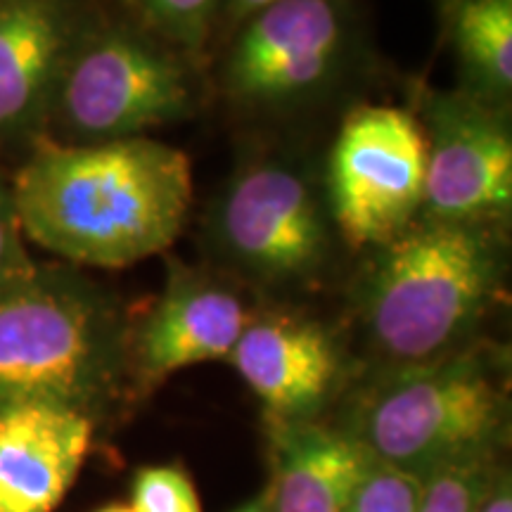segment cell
<instances>
[{
    "mask_svg": "<svg viewBox=\"0 0 512 512\" xmlns=\"http://www.w3.org/2000/svg\"><path fill=\"white\" fill-rule=\"evenodd\" d=\"M24 238L91 268H126L174 245L192 204V166L155 138L41 143L12 178Z\"/></svg>",
    "mask_w": 512,
    "mask_h": 512,
    "instance_id": "cell-1",
    "label": "cell"
},
{
    "mask_svg": "<svg viewBox=\"0 0 512 512\" xmlns=\"http://www.w3.org/2000/svg\"><path fill=\"white\" fill-rule=\"evenodd\" d=\"M503 283L491 226L418 219L375 247L356 287L368 342L389 368L465 349Z\"/></svg>",
    "mask_w": 512,
    "mask_h": 512,
    "instance_id": "cell-2",
    "label": "cell"
},
{
    "mask_svg": "<svg viewBox=\"0 0 512 512\" xmlns=\"http://www.w3.org/2000/svg\"><path fill=\"white\" fill-rule=\"evenodd\" d=\"M124 373V323L86 280L38 266L0 297V408L53 403L93 418Z\"/></svg>",
    "mask_w": 512,
    "mask_h": 512,
    "instance_id": "cell-3",
    "label": "cell"
},
{
    "mask_svg": "<svg viewBox=\"0 0 512 512\" xmlns=\"http://www.w3.org/2000/svg\"><path fill=\"white\" fill-rule=\"evenodd\" d=\"M508 420L494 363L484 351L460 349L389 368L361 389L342 430L380 463L425 477L456 460L498 456Z\"/></svg>",
    "mask_w": 512,
    "mask_h": 512,
    "instance_id": "cell-4",
    "label": "cell"
},
{
    "mask_svg": "<svg viewBox=\"0 0 512 512\" xmlns=\"http://www.w3.org/2000/svg\"><path fill=\"white\" fill-rule=\"evenodd\" d=\"M211 240L223 261L256 283H304L328 261V214L297 166L264 159L242 166L223 188Z\"/></svg>",
    "mask_w": 512,
    "mask_h": 512,
    "instance_id": "cell-5",
    "label": "cell"
},
{
    "mask_svg": "<svg viewBox=\"0 0 512 512\" xmlns=\"http://www.w3.org/2000/svg\"><path fill=\"white\" fill-rule=\"evenodd\" d=\"M328 197L351 245L380 247L420 219L425 133L401 107L366 105L339 128L328 162Z\"/></svg>",
    "mask_w": 512,
    "mask_h": 512,
    "instance_id": "cell-6",
    "label": "cell"
},
{
    "mask_svg": "<svg viewBox=\"0 0 512 512\" xmlns=\"http://www.w3.org/2000/svg\"><path fill=\"white\" fill-rule=\"evenodd\" d=\"M192 102V81L174 55L114 31L67 55L53 110L72 136L102 143L188 117Z\"/></svg>",
    "mask_w": 512,
    "mask_h": 512,
    "instance_id": "cell-7",
    "label": "cell"
},
{
    "mask_svg": "<svg viewBox=\"0 0 512 512\" xmlns=\"http://www.w3.org/2000/svg\"><path fill=\"white\" fill-rule=\"evenodd\" d=\"M425 197L420 219L501 221L512 207V136L503 112L475 93L432 95L425 105Z\"/></svg>",
    "mask_w": 512,
    "mask_h": 512,
    "instance_id": "cell-8",
    "label": "cell"
},
{
    "mask_svg": "<svg viewBox=\"0 0 512 512\" xmlns=\"http://www.w3.org/2000/svg\"><path fill=\"white\" fill-rule=\"evenodd\" d=\"M342 19L332 0H280L249 17L228 60V88L259 107L309 98L335 74Z\"/></svg>",
    "mask_w": 512,
    "mask_h": 512,
    "instance_id": "cell-9",
    "label": "cell"
},
{
    "mask_svg": "<svg viewBox=\"0 0 512 512\" xmlns=\"http://www.w3.org/2000/svg\"><path fill=\"white\" fill-rule=\"evenodd\" d=\"M233 287L183 264H171L166 285L145 316L126 330V361L140 387L178 370L228 361L249 323Z\"/></svg>",
    "mask_w": 512,
    "mask_h": 512,
    "instance_id": "cell-10",
    "label": "cell"
},
{
    "mask_svg": "<svg viewBox=\"0 0 512 512\" xmlns=\"http://www.w3.org/2000/svg\"><path fill=\"white\" fill-rule=\"evenodd\" d=\"M228 361L268 420H316L342 380L335 335L316 320L283 313L249 318Z\"/></svg>",
    "mask_w": 512,
    "mask_h": 512,
    "instance_id": "cell-11",
    "label": "cell"
},
{
    "mask_svg": "<svg viewBox=\"0 0 512 512\" xmlns=\"http://www.w3.org/2000/svg\"><path fill=\"white\" fill-rule=\"evenodd\" d=\"M93 418L53 403L0 408V512H53L79 477Z\"/></svg>",
    "mask_w": 512,
    "mask_h": 512,
    "instance_id": "cell-12",
    "label": "cell"
},
{
    "mask_svg": "<svg viewBox=\"0 0 512 512\" xmlns=\"http://www.w3.org/2000/svg\"><path fill=\"white\" fill-rule=\"evenodd\" d=\"M271 512H347L370 453L342 427L268 420Z\"/></svg>",
    "mask_w": 512,
    "mask_h": 512,
    "instance_id": "cell-13",
    "label": "cell"
},
{
    "mask_svg": "<svg viewBox=\"0 0 512 512\" xmlns=\"http://www.w3.org/2000/svg\"><path fill=\"white\" fill-rule=\"evenodd\" d=\"M69 55V34L53 0H0V138L41 124Z\"/></svg>",
    "mask_w": 512,
    "mask_h": 512,
    "instance_id": "cell-14",
    "label": "cell"
},
{
    "mask_svg": "<svg viewBox=\"0 0 512 512\" xmlns=\"http://www.w3.org/2000/svg\"><path fill=\"white\" fill-rule=\"evenodd\" d=\"M453 43L475 95L503 102L512 91V0H460Z\"/></svg>",
    "mask_w": 512,
    "mask_h": 512,
    "instance_id": "cell-15",
    "label": "cell"
},
{
    "mask_svg": "<svg viewBox=\"0 0 512 512\" xmlns=\"http://www.w3.org/2000/svg\"><path fill=\"white\" fill-rule=\"evenodd\" d=\"M496 465L498 456H475L427 472L418 512H470Z\"/></svg>",
    "mask_w": 512,
    "mask_h": 512,
    "instance_id": "cell-16",
    "label": "cell"
},
{
    "mask_svg": "<svg viewBox=\"0 0 512 512\" xmlns=\"http://www.w3.org/2000/svg\"><path fill=\"white\" fill-rule=\"evenodd\" d=\"M128 505L133 512H202L197 486L178 463L138 467Z\"/></svg>",
    "mask_w": 512,
    "mask_h": 512,
    "instance_id": "cell-17",
    "label": "cell"
},
{
    "mask_svg": "<svg viewBox=\"0 0 512 512\" xmlns=\"http://www.w3.org/2000/svg\"><path fill=\"white\" fill-rule=\"evenodd\" d=\"M422 477L370 456L347 512H418Z\"/></svg>",
    "mask_w": 512,
    "mask_h": 512,
    "instance_id": "cell-18",
    "label": "cell"
},
{
    "mask_svg": "<svg viewBox=\"0 0 512 512\" xmlns=\"http://www.w3.org/2000/svg\"><path fill=\"white\" fill-rule=\"evenodd\" d=\"M38 271L24 245V233L19 226L12 185L0 174V297L27 283Z\"/></svg>",
    "mask_w": 512,
    "mask_h": 512,
    "instance_id": "cell-19",
    "label": "cell"
},
{
    "mask_svg": "<svg viewBox=\"0 0 512 512\" xmlns=\"http://www.w3.org/2000/svg\"><path fill=\"white\" fill-rule=\"evenodd\" d=\"M216 0H147L152 15L185 46H202Z\"/></svg>",
    "mask_w": 512,
    "mask_h": 512,
    "instance_id": "cell-20",
    "label": "cell"
},
{
    "mask_svg": "<svg viewBox=\"0 0 512 512\" xmlns=\"http://www.w3.org/2000/svg\"><path fill=\"white\" fill-rule=\"evenodd\" d=\"M470 512H512V479L510 472L498 463L486 479L484 489L479 491Z\"/></svg>",
    "mask_w": 512,
    "mask_h": 512,
    "instance_id": "cell-21",
    "label": "cell"
},
{
    "mask_svg": "<svg viewBox=\"0 0 512 512\" xmlns=\"http://www.w3.org/2000/svg\"><path fill=\"white\" fill-rule=\"evenodd\" d=\"M273 3H280V0H233L230 12H233L235 17H252L256 12L268 8V5Z\"/></svg>",
    "mask_w": 512,
    "mask_h": 512,
    "instance_id": "cell-22",
    "label": "cell"
},
{
    "mask_svg": "<svg viewBox=\"0 0 512 512\" xmlns=\"http://www.w3.org/2000/svg\"><path fill=\"white\" fill-rule=\"evenodd\" d=\"M233 512H271V508H268V501H266V494H264V496L252 498V501L242 503L240 508H235Z\"/></svg>",
    "mask_w": 512,
    "mask_h": 512,
    "instance_id": "cell-23",
    "label": "cell"
},
{
    "mask_svg": "<svg viewBox=\"0 0 512 512\" xmlns=\"http://www.w3.org/2000/svg\"><path fill=\"white\" fill-rule=\"evenodd\" d=\"M95 512H133V510L128 503H110V505H102V508H98Z\"/></svg>",
    "mask_w": 512,
    "mask_h": 512,
    "instance_id": "cell-24",
    "label": "cell"
}]
</instances>
